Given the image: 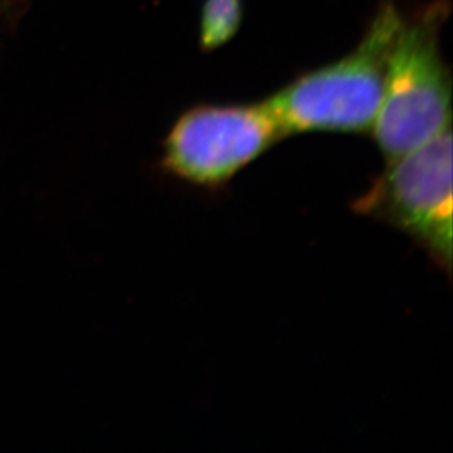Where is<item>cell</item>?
<instances>
[{"mask_svg":"<svg viewBox=\"0 0 453 453\" xmlns=\"http://www.w3.org/2000/svg\"><path fill=\"white\" fill-rule=\"evenodd\" d=\"M21 4V0H6V8L11 9V11H17L18 6Z\"/></svg>","mask_w":453,"mask_h":453,"instance_id":"8992f818","label":"cell"},{"mask_svg":"<svg viewBox=\"0 0 453 453\" xmlns=\"http://www.w3.org/2000/svg\"><path fill=\"white\" fill-rule=\"evenodd\" d=\"M449 0H433L403 18L386 73L385 95L372 133L386 160L424 146L450 127L452 78L441 35Z\"/></svg>","mask_w":453,"mask_h":453,"instance_id":"7a4b0ae2","label":"cell"},{"mask_svg":"<svg viewBox=\"0 0 453 453\" xmlns=\"http://www.w3.org/2000/svg\"><path fill=\"white\" fill-rule=\"evenodd\" d=\"M244 19V0H204L200 15V48L213 51L229 43Z\"/></svg>","mask_w":453,"mask_h":453,"instance_id":"5b68a950","label":"cell"},{"mask_svg":"<svg viewBox=\"0 0 453 453\" xmlns=\"http://www.w3.org/2000/svg\"><path fill=\"white\" fill-rule=\"evenodd\" d=\"M403 18L381 2L357 48L301 73L265 100L287 137L303 133H372L385 95L390 51Z\"/></svg>","mask_w":453,"mask_h":453,"instance_id":"6da1fadb","label":"cell"},{"mask_svg":"<svg viewBox=\"0 0 453 453\" xmlns=\"http://www.w3.org/2000/svg\"><path fill=\"white\" fill-rule=\"evenodd\" d=\"M285 137L265 102L197 104L172 125L160 169L194 187L220 189Z\"/></svg>","mask_w":453,"mask_h":453,"instance_id":"277c9868","label":"cell"},{"mask_svg":"<svg viewBox=\"0 0 453 453\" xmlns=\"http://www.w3.org/2000/svg\"><path fill=\"white\" fill-rule=\"evenodd\" d=\"M6 8V0H0V12Z\"/></svg>","mask_w":453,"mask_h":453,"instance_id":"52a82bcc","label":"cell"},{"mask_svg":"<svg viewBox=\"0 0 453 453\" xmlns=\"http://www.w3.org/2000/svg\"><path fill=\"white\" fill-rule=\"evenodd\" d=\"M363 216L388 223L452 269V131L388 162L367 193L352 203Z\"/></svg>","mask_w":453,"mask_h":453,"instance_id":"3957f363","label":"cell"}]
</instances>
